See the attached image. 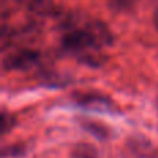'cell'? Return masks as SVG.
<instances>
[{
  "mask_svg": "<svg viewBox=\"0 0 158 158\" xmlns=\"http://www.w3.org/2000/svg\"><path fill=\"white\" fill-rule=\"evenodd\" d=\"M154 22H156V27L158 28V10H157L156 15H154Z\"/></svg>",
  "mask_w": 158,
  "mask_h": 158,
  "instance_id": "cell-9",
  "label": "cell"
},
{
  "mask_svg": "<svg viewBox=\"0 0 158 158\" xmlns=\"http://www.w3.org/2000/svg\"><path fill=\"white\" fill-rule=\"evenodd\" d=\"M14 125H15V118H14L11 114H8V112L3 111L2 112V119H0V126H2V135L3 136L7 135L8 132L14 128Z\"/></svg>",
  "mask_w": 158,
  "mask_h": 158,
  "instance_id": "cell-7",
  "label": "cell"
},
{
  "mask_svg": "<svg viewBox=\"0 0 158 158\" xmlns=\"http://www.w3.org/2000/svg\"><path fill=\"white\" fill-rule=\"evenodd\" d=\"M27 146L24 143H15V144H10V146H6L3 147L2 150V157L6 158V157H13V158H17V157H21L27 153Z\"/></svg>",
  "mask_w": 158,
  "mask_h": 158,
  "instance_id": "cell-5",
  "label": "cell"
},
{
  "mask_svg": "<svg viewBox=\"0 0 158 158\" xmlns=\"http://www.w3.org/2000/svg\"><path fill=\"white\" fill-rule=\"evenodd\" d=\"M129 143V150L132 154H136L142 158H154L156 156V148L146 139H132Z\"/></svg>",
  "mask_w": 158,
  "mask_h": 158,
  "instance_id": "cell-4",
  "label": "cell"
},
{
  "mask_svg": "<svg viewBox=\"0 0 158 158\" xmlns=\"http://www.w3.org/2000/svg\"><path fill=\"white\" fill-rule=\"evenodd\" d=\"M72 158H98V157L92 146L78 144L72 151Z\"/></svg>",
  "mask_w": 158,
  "mask_h": 158,
  "instance_id": "cell-6",
  "label": "cell"
},
{
  "mask_svg": "<svg viewBox=\"0 0 158 158\" xmlns=\"http://www.w3.org/2000/svg\"><path fill=\"white\" fill-rule=\"evenodd\" d=\"M79 125L86 132H89L92 136L97 137V139H100V140L108 139V136L111 135L110 129L107 128L104 123L96 122V121H92V119H79Z\"/></svg>",
  "mask_w": 158,
  "mask_h": 158,
  "instance_id": "cell-3",
  "label": "cell"
},
{
  "mask_svg": "<svg viewBox=\"0 0 158 158\" xmlns=\"http://www.w3.org/2000/svg\"><path fill=\"white\" fill-rule=\"evenodd\" d=\"M139 0H110V4L115 10H129L132 8Z\"/></svg>",
  "mask_w": 158,
  "mask_h": 158,
  "instance_id": "cell-8",
  "label": "cell"
},
{
  "mask_svg": "<svg viewBox=\"0 0 158 158\" xmlns=\"http://www.w3.org/2000/svg\"><path fill=\"white\" fill-rule=\"evenodd\" d=\"M39 54L33 50H21L7 56L3 61V68L7 71L14 69H27L38 61Z\"/></svg>",
  "mask_w": 158,
  "mask_h": 158,
  "instance_id": "cell-2",
  "label": "cell"
},
{
  "mask_svg": "<svg viewBox=\"0 0 158 158\" xmlns=\"http://www.w3.org/2000/svg\"><path fill=\"white\" fill-rule=\"evenodd\" d=\"M112 40L111 32L101 22L87 24L86 28L75 29L65 33L63 38V47L67 52L82 53L92 47L110 44Z\"/></svg>",
  "mask_w": 158,
  "mask_h": 158,
  "instance_id": "cell-1",
  "label": "cell"
}]
</instances>
